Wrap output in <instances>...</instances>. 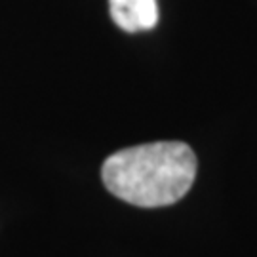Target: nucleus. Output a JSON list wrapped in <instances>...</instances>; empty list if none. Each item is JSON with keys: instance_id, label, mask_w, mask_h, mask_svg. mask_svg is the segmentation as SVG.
<instances>
[{"instance_id": "nucleus-1", "label": "nucleus", "mask_w": 257, "mask_h": 257, "mask_svg": "<svg viewBox=\"0 0 257 257\" xmlns=\"http://www.w3.org/2000/svg\"><path fill=\"white\" fill-rule=\"evenodd\" d=\"M105 187L139 208H162L181 200L196 177V156L181 141H156L110 155L101 168Z\"/></svg>"}, {"instance_id": "nucleus-2", "label": "nucleus", "mask_w": 257, "mask_h": 257, "mask_svg": "<svg viewBox=\"0 0 257 257\" xmlns=\"http://www.w3.org/2000/svg\"><path fill=\"white\" fill-rule=\"evenodd\" d=\"M112 21L126 33L149 31L158 23L156 0H109Z\"/></svg>"}]
</instances>
